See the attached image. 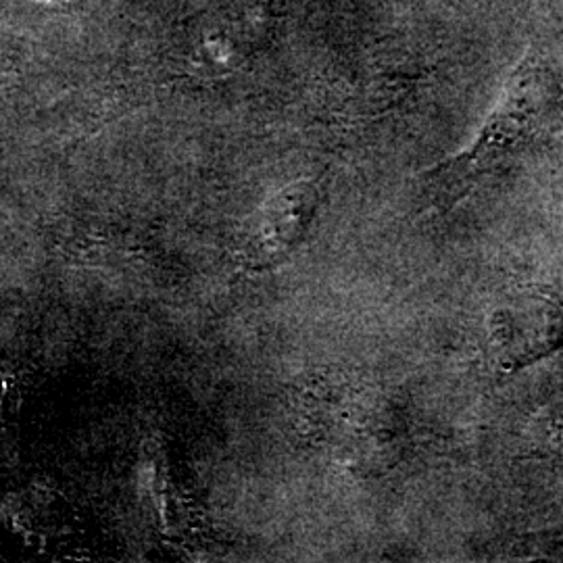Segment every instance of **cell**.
Listing matches in <instances>:
<instances>
[{"instance_id": "6da1fadb", "label": "cell", "mask_w": 563, "mask_h": 563, "mask_svg": "<svg viewBox=\"0 0 563 563\" xmlns=\"http://www.w3.org/2000/svg\"><path fill=\"white\" fill-rule=\"evenodd\" d=\"M563 109V88L541 57L526 55L476 136L430 172L434 202L449 211L504 163L547 136Z\"/></svg>"}, {"instance_id": "5b68a950", "label": "cell", "mask_w": 563, "mask_h": 563, "mask_svg": "<svg viewBox=\"0 0 563 563\" xmlns=\"http://www.w3.org/2000/svg\"><path fill=\"white\" fill-rule=\"evenodd\" d=\"M41 2H48V4H65V2H71V0H41Z\"/></svg>"}, {"instance_id": "7a4b0ae2", "label": "cell", "mask_w": 563, "mask_h": 563, "mask_svg": "<svg viewBox=\"0 0 563 563\" xmlns=\"http://www.w3.org/2000/svg\"><path fill=\"white\" fill-rule=\"evenodd\" d=\"M483 353L497 378H516L563 351V295L526 282L497 292L483 311Z\"/></svg>"}, {"instance_id": "3957f363", "label": "cell", "mask_w": 563, "mask_h": 563, "mask_svg": "<svg viewBox=\"0 0 563 563\" xmlns=\"http://www.w3.org/2000/svg\"><path fill=\"white\" fill-rule=\"evenodd\" d=\"M320 202V188L313 180L288 184L267 202L263 213V236L276 251L299 241L309 228Z\"/></svg>"}, {"instance_id": "277c9868", "label": "cell", "mask_w": 563, "mask_h": 563, "mask_svg": "<svg viewBox=\"0 0 563 563\" xmlns=\"http://www.w3.org/2000/svg\"><path fill=\"white\" fill-rule=\"evenodd\" d=\"M520 444L530 460L563 465V395L539 405L526 418Z\"/></svg>"}]
</instances>
